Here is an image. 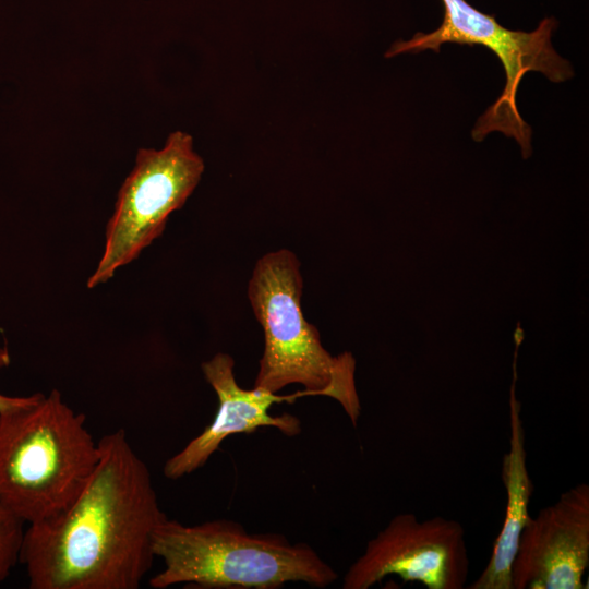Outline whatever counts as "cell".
Segmentation results:
<instances>
[{
	"label": "cell",
	"mask_w": 589,
	"mask_h": 589,
	"mask_svg": "<svg viewBox=\"0 0 589 589\" xmlns=\"http://www.w3.org/2000/svg\"><path fill=\"white\" fill-rule=\"evenodd\" d=\"M589 485L581 482L529 518L512 563L513 589H585Z\"/></svg>",
	"instance_id": "obj_8"
},
{
	"label": "cell",
	"mask_w": 589,
	"mask_h": 589,
	"mask_svg": "<svg viewBox=\"0 0 589 589\" xmlns=\"http://www.w3.org/2000/svg\"><path fill=\"white\" fill-rule=\"evenodd\" d=\"M25 522L0 503V581L20 562Z\"/></svg>",
	"instance_id": "obj_11"
},
{
	"label": "cell",
	"mask_w": 589,
	"mask_h": 589,
	"mask_svg": "<svg viewBox=\"0 0 589 589\" xmlns=\"http://www.w3.org/2000/svg\"><path fill=\"white\" fill-rule=\"evenodd\" d=\"M303 280L294 253L283 249L264 254L252 272L248 297L264 332V352L254 387L278 393L300 384L310 396L337 400L353 426L361 411L351 352L332 356L320 333L303 315Z\"/></svg>",
	"instance_id": "obj_4"
},
{
	"label": "cell",
	"mask_w": 589,
	"mask_h": 589,
	"mask_svg": "<svg viewBox=\"0 0 589 589\" xmlns=\"http://www.w3.org/2000/svg\"><path fill=\"white\" fill-rule=\"evenodd\" d=\"M153 552L164 562L149 579L154 589H276L290 581L324 588L337 579L306 543L291 544L278 533H249L225 519L184 525L166 517L154 531Z\"/></svg>",
	"instance_id": "obj_3"
},
{
	"label": "cell",
	"mask_w": 589,
	"mask_h": 589,
	"mask_svg": "<svg viewBox=\"0 0 589 589\" xmlns=\"http://www.w3.org/2000/svg\"><path fill=\"white\" fill-rule=\"evenodd\" d=\"M444 15L441 25L430 33H416L408 40H397L386 51L392 58L400 53L424 50L440 51L443 44L480 45L500 59L506 76L497 99L479 117L471 135L481 142L491 132H502L516 140L522 158L532 153L531 128L521 118L516 95L522 76L529 71L543 74L553 83L574 76L568 60L561 57L552 45V35L558 22L544 17L531 32L512 31L502 26L494 15L485 14L466 0H441Z\"/></svg>",
	"instance_id": "obj_5"
},
{
	"label": "cell",
	"mask_w": 589,
	"mask_h": 589,
	"mask_svg": "<svg viewBox=\"0 0 589 589\" xmlns=\"http://www.w3.org/2000/svg\"><path fill=\"white\" fill-rule=\"evenodd\" d=\"M11 362L7 347H0V368L8 366ZM41 393H35L31 396H7L0 393V412L10 409L20 408L35 401Z\"/></svg>",
	"instance_id": "obj_12"
},
{
	"label": "cell",
	"mask_w": 589,
	"mask_h": 589,
	"mask_svg": "<svg viewBox=\"0 0 589 589\" xmlns=\"http://www.w3.org/2000/svg\"><path fill=\"white\" fill-rule=\"evenodd\" d=\"M99 458L76 498L28 525L20 552L31 589H137L167 516L146 464L123 429L98 441Z\"/></svg>",
	"instance_id": "obj_1"
},
{
	"label": "cell",
	"mask_w": 589,
	"mask_h": 589,
	"mask_svg": "<svg viewBox=\"0 0 589 589\" xmlns=\"http://www.w3.org/2000/svg\"><path fill=\"white\" fill-rule=\"evenodd\" d=\"M520 341L515 340L513 382L509 390V449L503 457L502 479L507 502L504 521L496 537L491 557L470 589H513L512 563L522 529L530 518L528 506L533 484L527 468L525 428L520 416V402L516 396L517 352Z\"/></svg>",
	"instance_id": "obj_10"
},
{
	"label": "cell",
	"mask_w": 589,
	"mask_h": 589,
	"mask_svg": "<svg viewBox=\"0 0 589 589\" xmlns=\"http://www.w3.org/2000/svg\"><path fill=\"white\" fill-rule=\"evenodd\" d=\"M469 557L465 529L435 516L419 520L412 513L394 516L348 568L344 589H369L389 575L428 589L465 588Z\"/></svg>",
	"instance_id": "obj_7"
},
{
	"label": "cell",
	"mask_w": 589,
	"mask_h": 589,
	"mask_svg": "<svg viewBox=\"0 0 589 589\" xmlns=\"http://www.w3.org/2000/svg\"><path fill=\"white\" fill-rule=\"evenodd\" d=\"M203 171L192 136L181 131L171 133L159 151H137L135 166L118 192L104 252L88 288L106 283L163 233L169 215L183 206Z\"/></svg>",
	"instance_id": "obj_6"
},
{
	"label": "cell",
	"mask_w": 589,
	"mask_h": 589,
	"mask_svg": "<svg viewBox=\"0 0 589 589\" xmlns=\"http://www.w3.org/2000/svg\"><path fill=\"white\" fill-rule=\"evenodd\" d=\"M201 368L217 395L218 410L197 436L166 461L163 469L166 478L177 480L203 467L230 435L251 433L264 426L278 429L287 436L301 432L297 417L289 413L273 416L269 409L274 404H292L298 398L310 396L306 390L279 395L257 387L244 389L236 380L233 358L223 352L203 362Z\"/></svg>",
	"instance_id": "obj_9"
},
{
	"label": "cell",
	"mask_w": 589,
	"mask_h": 589,
	"mask_svg": "<svg viewBox=\"0 0 589 589\" xmlns=\"http://www.w3.org/2000/svg\"><path fill=\"white\" fill-rule=\"evenodd\" d=\"M99 458L86 417L53 389L0 412V503L25 524L51 518L80 494Z\"/></svg>",
	"instance_id": "obj_2"
}]
</instances>
